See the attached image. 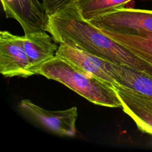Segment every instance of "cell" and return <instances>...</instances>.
<instances>
[{
	"label": "cell",
	"instance_id": "6da1fadb",
	"mask_svg": "<svg viewBox=\"0 0 152 152\" xmlns=\"http://www.w3.org/2000/svg\"><path fill=\"white\" fill-rule=\"evenodd\" d=\"M46 31L58 44L83 49L110 62L152 77V65L84 19L72 5L47 16Z\"/></svg>",
	"mask_w": 152,
	"mask_h": 152
},
{
	"label": "cell",
	"instance_id": "7a4b0ae2",
	"mask_svg": "<svg viewBox=\"0 0 152 152\" xmlns=\"http://www.w3.org/2000/svg\"><path fill=\"white\" fill-rule=\"evenodd\" d=\"M36 74L62 83L95 104L121 107L112 84L83 72L59 56L43 64Z\"/></svg>",
	"mask_w": 152,
	"mask_h": 152
},
{
	"label": "cell",
	"instance_id": "3957f363",
	"mask_svg": "<svg viewBox=\"0 0 152 152\" xmlns=\"http://www.w3.org/2000/svg\"><path fill=\"white\" fill-rule=\"evenodd\" d=\"M100 29L119 34L137 31L152 32V10L122 7L88 21Z\"/></svg>",
	"mask_w": 152,
	"mask_h": 152
},
{
	"label": "cell",
	"instance_id": "277c9868",
	"mask_svg": "<svg viewBox=\"0 0 152 152\" xmlns=\"http://www.w3.org/2000/svg\"><path fill=\"white\" fill-rule=\"evenodd\" d=\"M21 110L44 129L60 136L72 137L76 133L77 107L64 110L51 111L34 104L30 100L23 99L19 103Z\"/></svg>",
	"mask_w": 152,
	"mask_h": 152
},
{
	"label": "cell",
	"instance_id": "5b68a950",
	"mask_svg": "<svg viewBox=\"0 0 152 152\" xmlns=\"http://www.w3.org/2000/svg\"><path fill=\"white\" fill-rule=\"evenodd\" d=\"M0 72L5 77L27 78L34 75L23 45V36L0 32Z\"/></svg>",
	"mask_w": 152,
	"mask_h": 152
},
{
	"label": "cell",
	"instance_id": "8992f818",
	"mask_svg": "<svg viewBox=\"0 0 152 152\" xmlns=\"http://www.w3.org/2000/svg\"><path fill=\"white\" fill-rule=\"evenodd\" d=\"M7 18L17 20L24 34L46 31L47 16L38 0H1Z\"/></svg>",
	"mask_w": 152,
	"mask_h": 152
},
{
	"label": "cell",
	"instance_id": "52a82bcc",
	"mask_svg": "<svg viewBox=\"0 0 152 152\" xmlns=\"http://www.w3.org/2000/svg\"><path fill=\"white\" fill-rule=\"evenodd\" d=\"M113 86L124 112L140 131L152 135V97L119 84Z\"/></svg>",
	"mask_w": 152,
	"mask_h": 152
},
{
	"label": "cell",
	"instance_id": "ba28073f",
	"mask_svg": "<svg viewBox=\"0 0 152 152\" xmlns=\"http://www.w3.org/2000/svg\"><path fill=\"white\" fill-rule=\"evenodd\" d=\"M56 52L59 56L68 61L83 72L94 75L112 85L116 84L107 69V60L92 55L73 46L61 43Z\"/></svg>",
	"mask_w": 152,
	"mask_h": 152
},
{
	"label": "cell",
	"instance_id": "9c48e42d",
	"mask_svg": "<svg viewBox=\"0 0 152 152\" xmlns=\"http://www.w3.org/2000/svg\"><path fill=\"white\" fill-rule=\"evenodd\" d=\"M23 45L30 60V68L33 74L45 62L55 57L59 46L46 31L33 32L23 36Z\"/></svg>",
	"mask_w": 152,
	"mask_h": 152
},
{
	"label": "cell",
	"instance_id": "30bf717a",
	"mask_svg": "<svg viewBox=\"0 0 152 152\" xmlns=\"http://www.w3.org/2000/svg\"><path fill=\"white\" fill-rule=\"evenodd\" d=\"M106 66L116 81V84L124 86L152 97L151 76L109 61L106 62Z\"/></svg>",
	"mask_w": 152,
	"mask_h": 152
},
{
	"label": "cell",
	"instance_id": "8fae6325",
	"mask_svg": "<svg viewBox=\"0 0 152 152\" xmlns=\"http://www.w3.org/2000/svg\"><path fill=\"white\" fill-rule=\"evenodd\" d=\"M100 30L140 59L152 65V32L140 30L131 34H119Z\"/></svg>",
	"mask_w": 152,
	"mask_h": 152
},
{
	"label": "cell",
	"instance_id": "7c38bea8",
	"mask_svg": "<svg viewBox=\"0 0 152 152\" xmlns=\"http://www.w3.org/2000/svg\"><path fill=\"white\" fill-rule=\"evenodd\" d=\"M132 0H74L72 5L81 17L90 21L100 15L124 7Z\"/></svg>",
	"mask_w": 152,
	"mask_h": 152
},
{
	"label": "cell",
	"instance_id": "4fadbf2b",
	"mask_svg": "<svg viewBox=\"0 0 152 152\" xmlns=\"http://www.w3.org/2000/svg\"><path fill=\"white\" fill-rule=\"evenodd\" d=\"M74 0H42L46 16L53 14L72 4Z\"/></svg>",
	"mask_w": 152,
	"mask_h": 152
}]
</instances>
